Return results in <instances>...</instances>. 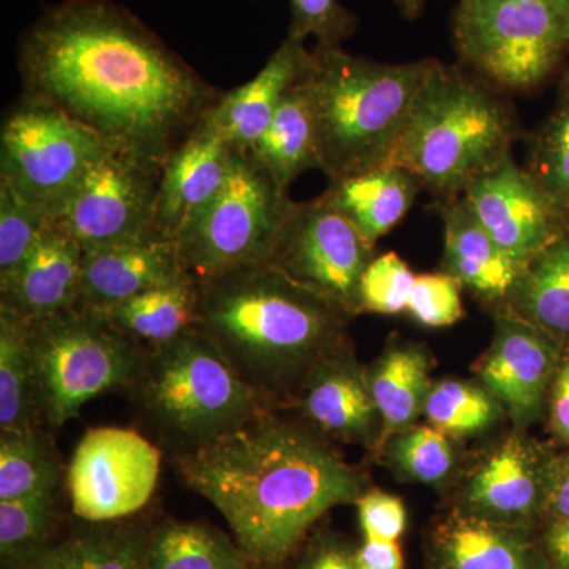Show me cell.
<instances>
[{"label": "cell", "mask_w": 569, "mask_h": 569, "mask_svg": "<svg viewBox=\"0 0 569 569\" xmlns=\"http://www.w3.org/2000/svg\"><path fill=\"white\" fill-rule=\"evenodd\" d=\"M548 486L535 449L522 438L511 437L475 471L463 509L492 522L529 529L546 508Z\"/></svg>", "instance_id": "19"}, {"label": "cell", "mask_w": 569, "mask_h": 569, "mask_svg": "<svg viewBox=\"0 0 569 569\" xmlns=\"http://www.w3.org/2000/svg\"><path fill=\"white\" fill-rule=\"evenodd\" d=\"M356 549L337 535L321 533L306 546L295 569H359Z\"/></svg>", "instance_id": "42"}, {"label": "cell", "mask_w": 569, "mask_h": 569, "mask_svg": "<svg viewBox=\"0 0 569 569\" xmlns=\"http://www.w3.org/2000/svg\"><path fill=\"white\" fill-rule=\"evenodd\" d=\"M31 346L41 421L52 429L80 417L89 400L132 388L146 355L81 307L31 321Z\"/></svg>", "instance_id": "7"}, {"label": "cell", "mask_w": 569, "mask_h": 569, "mask_svg": "<svg viewBox=\"0 0 569 569\" xmlns=\"http://www.w3.org/2000/svg\"><path fill=\"white\" fill-rule=\"evenodd\" d=\"M421 189L417 176L406 168L383 164L331 182L323 194L376 246L407 216Z\"/></svg>", "instance_id": "24"}, {"label": "cell", "mask_w": 569, "mask_h": 569, "mask_svg": "<svg viewBox=\"0 0 569 569\" xmlns=\"http://www.w3.org/2000/svg\"><path fill=\"white\" fill-rule=\"evenodd\" d=\"M460 288L462 284L443 271L417 276L407 312L427 328L456 325L463 317Z\"/></svg>", "instance_id": "40"}, {"label": "cell", "mask_w": 569, "mask_h": 569, "mask_svg": "<svg viewBox=\"0 0 569 569\" xmlns=\"http://www.w3.org/2000/svg\"><path fill=\"white\" fill-rule=\"evenodd\" d=\"M178 471L223 516L258 568L282 565L313 523L332 508L356 503L365 486L317 432L271 410L181 452Z\"/></svg>", "instance_id": "2"}, {"label": "cell", "mask_w": 569, "mask_h": 569, "mask_svg": "<svg viewBox=\"0 0 569 569\" xmlns=\"http://www.w3.org/2000/svg\"><path fill=\"white\" fill-rule=\"evenodd\" d=\"M500 403L488 389L466 381L447 380L432 385L425 403L430 426L452 437H468L492 426Z\"/></svg>", "instance_id": "34"}, {"label": "cell", "mask_w": 569, "mask_h": 569, "mask_svg": "<svg viewBox=\"0 0 569 569\" xmlns=\"http://www.w3.org/2000/svg\"><path fill=\"white\" fill-rule=\"evenodd\" d=\"M310 63L312 51L306 50L305 40L287 33L260 73L234 91L224 92L203 122L234 149L247 151L263 137L283 97L306 77Z\"/></svg>", "instance_id": "20"}, {"label": "cell", "mask_w": 569, "mask_h": 569, "mask_svg": "<svg viewBox=\"0 0 569 569\" xmlns=\"http://www.w3.org/2000/svg\"><path fill=\"white\" fill-rule=\"evenodd\" d=\"M445 222L443 272L486 301L508 302L526 266L493 241L462 198L440 209Z\"/></svg>", "instance_id": "23"}, {"label": "cell", "mask_w": 569, "mask_h": 569, "mask_svg": "<svg viewBox=\"0 0 569 569\" xmlns=\"http://www.w3.org/2000/svg\"><path fill=\"white\" fill-rule=\"evenodd\" d=\"M148 527L129 520L86 522L14 569H144Z\"/></svg>", "instance_id": "26"}, {"label": "cell", "mask_w": 569, "mask_h": 569, "mask_svg": "<svg viewBox=\"0 0 569 569\" xmlns=\"http://www.w3.org/2000/svg\"><path fill=\"white\" fill-rule=\"evenodd\" d=\"M198 309L200 283L187 274L96 313L137 346L151 350L193 329Z\"/></svg>", "instance_id": "27"}, {"label": "cell", "mask_w": 569, "mask_h": 569, "mask_svg": "<svg viewBox=\"0 0 569 569\" xmlns=\"http://www.w3.org/2000/svg\"><path fill=\"white\" fill-rule=\"evenodd\" d=\"M189 274L171 239L96 247L84 250L77 307L103 312L156 287Z\"/></svg>", "instance_id": "16"}, {"label": "cell", "mask_w": 569, "mask_h": 569, "mask_svg": "<svg viewBox=\"0 0 569 569\" xmlns=\"http://www.w3.org/2000/svg\"><path fill=\"white\" fill-rule=\"evenodd\" d=\"M61 475L54 445L40 427L0 433V501L56 492Z\"/></svg>", "instance_id": "32"}, {"label": "cell", "mask_w": 569, "mask_h": 569, "mask_svg": "<svg viewBox=\"0 0 569 569\" xmlns=\"http://www.w3.org/2000/svg\"><path fill=\"white\" fill-rule=\"evenodd\" d=\"M546 508L556 520H569V460L549 481Z\"/></svg>", "instance_id": "46"}, {"label": "cell", "mask_w": 569, "mask_h": 569, "mask_svg": "<svg viewBox=\"0 0 569 569\" xmlns=\"http://www.w3.org/2000/svg\"><path fill=\"white\" fill-rule=\"evenodd\" d=\"M144 569H258L236 539L201 522L168 519L149 531Z\"/></svg>", "instance_id": "29"}, {"label": "cell", "mask_w": 569, "mask_h": 569, "mask_svg": "<svg viewBox=\"0 0 569 569\" xmlns=\"http://www.w3.org/2000/svg\"><path fill=\"white\" fill-rule=\"evenodd\" d=\"M569 74V73H568ZM569 78V77H568Z\"/></svg>", "instance_id": "49"}, {"label": "cell", "mask_w": 569, "mask_h": 569, "mask_svg": "<svg viewBox=\"0 0 569 569\" xmlns=\"http://www.w3.org/2000/svg\"><path fill=\"white\" fill-rule=\"evenodd\" d=\"M162 171L107 146L51 220L84 250L162 238L153 224Z\"/></svg>", "instance_id": "11"}, {"label": "cell", "mask_w": 569, "mask_h": 569, "mask_svg": "<svg viewBox=\"0 0 569 569\" xmlns=\"http://www.w3.org/2000/svg\"><path fill=\"white\" fill-rule=\"evenodd\" d=\"M432 569H546L527 529L503 526L473 512H451L430 541Z\"/></svg>", "instance_id": "21"}, {"label": "cell", "mask_w": 569, "mask_h": 569, "mask_svg": "<svg viewBox=\"0 0 569 569\" xmlns=\"http://www.w3.org/2000/svg\"><path fill=\"white\" fill-rule=\"evenodd\" d=\"M556 339L512 310L497 318L496 337L479 377L519 425L533 421L545 403L560 362Z\"/></svg>", "instance_id": "15"}, {"label": "cell", "mask_w": 569, "mask_h": 569, "mask_svg": "<svg viewBox=\"0 0 569 569\" xmlns=\"http://www.w3.org/2000/svg\"><path fill=\"white\" fill-rule=\"evenodd\" d=\"M50 222L44 209L0 181V283L20 268Z\"/></svg>", "instance_id": "37"}, {"label": "cell", "mask_w": 569, "mask_h": 569, "mask_svg": "<svg viewBox=\"0 0 569 569\" xmlns=\"http://www.w3.org/2000/svg\"><path fill=\"white\" fill-rule=\"evenodd\" d=\"M546 557L559 569H569V520H553L545 535Z\"/></svg>", "instance_id": "45"}, {"label": "cell", "mask_w": 569, "mask_h": 569, "mask_svg": "<svg viewBox=\"0 0 569 569\" xmlns=\"http://www.w3.org/2000/svg\"><path fill=\"white\" fill-rule=\"evenodd\" d=\"M359 569H403V553L397 541L365 539L356 549Z\"/></svg>", "instance_id": "44"}, {"label": "cell", "mask_w": 569, "mask_h": 569, "mask_svg": "<svg viewBox=\"0 0 569 569\" xmlns=\"http://www.w3.org/2000/svg\"><path fill=\"white\" fill-rule=\"evenodd\" d=\"M288 36L316 37L320 47H340L358 28V18L339 0H290Z\"/></svg>", "instance_id": "39"}, {"label": "cell", "mask_w": 569, "mask_h": 569, "mask_svg": "<svg viewBox=\"0 0 569 569\" xmlns=\"http://www.w3.org/2000/svg\"><path fill=\"white\" fill-rule=\"evenodd\" d=\"M162 455L123 427H97L81 438L69 471L71 509L86 522H112L141 511L156 492Z\"/></svg>", "instance_id": "13"}, {"label": "cell", "mask_w": 569, "mask_h": 569, "mask_svg": "<svg viewBox=\"0 0 569 569\" xmlns=\"http://www.w3.org/2000/svg\"><path fill=\"white\" fill-rule=\"evenodd\" d=\"M550 421L557 436L569 445V350L560 359L553 377Z\"/></svg>", "instance_id": "43"}, {"label": "cell", "mask_w": 569, "mask_h": 569, "mask_svg": "<svg viewBox=\"0 0 569 569\" xmlns=\"http://www.w3.org/2000/svg\"><path fill=\"white\" fill-rule=\"evenodd\" d=\"M233 153L230 142L201 122L163 164L153 222L157 234L174 241L203 211L227 181Z\"/></svg>", "instance_id": "18"}, {"label": "cell", "mask_w": 569, "mask_h": 569, "mask_svg": "<svg viewBox=\"0 0 569 569\" xmlns=\"http://www.w3.org/2000/svg\"><path fill=\"white\" fill-rule=\"evenodd\" d=\"M498 2H516V0H498Z\"/></svg>", "instance_id": "48"}, {"label": "cell", "mask_w": 569, "mask_h": 569, "mask_svg": "<svg viewBox=\"0 0 569 569\" xmlns=\"http://www.w3.org/2000/svg\"><path fill=\"white\" fill-rule=\"evenodd\" d=\"M0 181L54 216L107 144L66 112L22 96L2 126Z\"/></svg>", "instance_id": "10"}, {"label": "cell", "mask_w": 569, "mask_h": 569, "mask_svg": "<svg viewBox=\"0 0 569 569\" xmlns=\"http://www.w3.org/2000/svg\"><path fill=\"white\" fill-rule=\"evenodd\" d=\"M407 20H417L425 10L426 0H391Z\"/></svg>", "instance_id": "47"}, {"label": "cell", "mask_w": 569, "mask_h": 569, "mask_svg": "<svg viewBox=\"0 0 569 569\" xmlns=\"http://www.w3.org/2000/svg\"><path fill=\"white\" fill-rule=\"evenodd\" d=\"M417 276L395 252L373 258L362 274L358 291V313L397 316L406 312Z\"/></svg>", "instance_id": "38"}, {"label": "cell", "mask_w": 569, "mask_h": 569, "mask_svg": "<svg viewBox=\"0 0 569 569\" xmlns=\"http://www.w3.org/2000/svg\"><path fill=\"white\" fill-rule=\"evenodd\" d=\"M247 151L284 193L306 171L321 170L316 110L306 77L287 92L263 137Z\"/></svg>", "instance_id": "25"}, {"label": "cell", "mask_w": 569, "mask_h": 569, "mask_svg": "<svg viewBox=\"0 0 569 569\" xmlns=\"http://www.w3.org/2000/svg\"><path fill=\"white\" fill-rule=\"evenodd\" d=\"M373 258L372 242L321 194L293 201L269 264L356 316L359 283Z\"/></svg>", "instance_id": "12"}, {"label": "cell", "mask_w": 569, "mask_h": 569, "mask_svg": "<svg viewBox=\"0 0 569 569\" xmlns=\"http://www.w3.org/2000/svg\"><path fill=\"white\" fill-rule=\"evenodd\" d=\"M299 406L310 425L343 441H367L378 418L369 380L346 350L328 356L299 388Z\"/></svg>", "instance_id": "22"}, {"label": "cell", "mask_w": 569, "mask_h": 569, "mask_svg": "<svg viewBox=\"0 0 569 569\" xmlns=\"http://www.w3.org/2000/svg\"><path fill=\"white\" fill-rule=\"evenodd\" d=\"M389 440L391 462L411 481L438 486L455 468V451L448 436L433 426H410Z\"/></svg>", "instance_id": "36"}, {"label": "cell", "mask_w": 569, "mask_h": 569, "mask_svg": "<svg viewBox=\"0 0 569 569\" xmlns=\"http://www.w3.org/2000/svg\"><path fill=\"white\" fill-rule=\"evenodd\" d=\"M529 171L569 217V78L556 110L531 140Z\"/></svg>", "instance_id": "35"}, {"label": "cell", "mask_w": 569, "mask_h": 569, "mask_svg": "<svg viewBox=\"0 0 569 569\" xmlns=\"http://www.w3.org/2000/svg\"><path fill=\"white\" fill-rule=\"evenodd\" d=\"M518 126L473 77L440 61L430 71L388 164L443 197L466 192L509 156Z\"/></svg>", "instance_id": "5"}, {"label": "cell", "mask_w": 569, "mask_h": 569, "mask_svg": "<svg viewBox=\"0 0 569 569\" xmlns=\"http://www.w3.org/2000/svg\"><path fill=\"white\" fill-rule=\"evenodd\" d=\"M437 62L383 63L317 44L306 82L316 110L321 171L329 181L389 163Z\"/></svg>", "instance_id": "4"}, {"label": "cell", "mask_w": 569, "mask_h": 569, "mask_svg": "<svg viewBox=\"0 0 569 569\" xmlns=\"http://www.w3.org/2000/svg\"><path fill=\"white\" fill-rule=\"evenodd\" d=\"M31 321L0 307V433L40 427Z\"/></svg>", "instance_id": "31"}, {"label": "cell", "mask_w": 569, "mask_h": 569, "mask_svg": "<svg viewBox=\"0 0 569 569\" xmlns=\"http://www.w3.org/2000/svg\"><path fill=\"white\" fill-rule=\"evenodd\" d=\"M82 258L80 242L50 222L20 268L0 283V307L36 321L77 307Z\"/></svg>", "instance_id": "17"}, {"label": "cell", "mask_w": 569, "mask_h": 569, "mask_svg": "<svg viewBox=\"0 0 569 569\" xmlns=\"http://www.w3.org/2000/svg\"><path fill=\"white\" fill-rule=\"evenodd\" d=\"M508 305L530 323L569 339V228L523 268Z\"/></svg>", "instance_id": "30"}, {"label": "cell", "mask_w": 569, "mask_h": 569, "mask_svg": "<svg viewBox=\"0 0 569 569\" xmlns=\"http://www.w3.org/2000/svg\"><path fill=\"white\" fill-rule=\"evenodd\" d=\"M452 32L468 69L507 91H530L569 52V0H459Z\"/></svg>", "instance_id": "8"}, {"label": "cell", "mask_w": 569, "mask_h": 569, "mask_svg": "<svg viewBox=\"0 0 569 569\" xmlns=\"http://www.w3.org/2000/svg\"><path fill=\"white\" fill-rule=\"evenodd\" d=\"M356 507L365 539L399 541L406 533L407 509L400 498L383 490H370L362 492Z\"/></svg>", "instance_id": "41"}, {"label": "cell", "mask_w": 569, "mask_h": 569, "mask_svg": "<svg viewBox=\"0 0 569 569\" xmlns=\"http://www.w3.org/2000/svg\"><path fill=\"white\" fill-rule=\"evenodd\" d=\"M291 206L252 153L234 149L222 189L176 236L183 268L201 283L269 263Z\"/></svg>", "instance_id": "9"}, {"label": "cell", "mask_w": 569, "mask_h": 569, "mask_svg": "<svg viewBox=\"0 0 569 569\" xmlns=\"http://www.w3.org/2000/svg\"><path fill=\"white\" fill-rule=\"evenodd\" d=\"M462 197L493 241L523 266L569 228L567 213L512 156L478 178Z\"/></svg>", "instance_id": "14"}, {"label": "cell", "mask_w": 569, "mask_h": 569, "mask_svg": "<svg viewBox=\"0 0 569 569\" xmlns=\"http://www.w3.org/2000/svg\"><path fill=\"white\" fill-rule=\"evenodd\" d=\"M346 310L263 263L200 283L194 328L268 406L343 348Z\"/></svg>", "instance_id": "3"}, {"label": "cell", "mask_w": 569, "mask_h": 569, "mask_svg": "<svg viewBox=\"0 0 569 569\" xmlns=\"http://www.w3.org/2000/svg\"><path fill=\"white\" fill-rule=\"evenodd\" d=\"M56 515V492L0 501L2 569L21 567L51 545Z\"/></svg>", "instance_id": "33"}, {"label": "cell", "mask_w": 569, "mask_h": 569, "mask_svg": "<svg viewBox=\"0 0 569 569\" xmlns=\"http://www.w3.org/2000/svg\"><path fill=\"white\" fill-rule=\"evenodd\" d=\"M429 359L413 343H395L378 359L369 380L381 426V440L413 426L429 395Z\"/></svg>", "instance_id": "28"}, {"label": "cell", "mask_w": 569, "mask_h": 569, "mask_svg": "<svg viewBox=\"0 0 569 569\" xmlns=\"http://www.w3.org/2000/svg\"><path fill=\"white\" fill-rule=\"evenodd\" d=\"M132 389L142 417L178 455L206 447L269 410L197 328L146 350Z\"/></svg>", "instance_id": "6"}, {"label": "cell", "mask_w": 569, "mask_h": 569, "mask_svg": "<svg viewBox=\"0 0 569 569\" xmlns=\"http://www.w3.org/2000/svg\"><path fill=\"white\" fill-rule=\"evenodd\" d=\"M22 96L58 108L111 149L157 164L222 99L132 11L111 0H63L22 33Z\"/></svg>", "instance_id": "1"}]
</instances>
